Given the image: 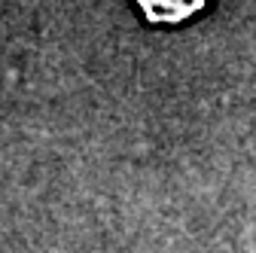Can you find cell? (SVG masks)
Masks as SVG:
<instances>
[{"label": "cell", "instance_id": "1", "mask_svg": "<svg viewBox=\"0 0 256 253\" xmlns=\"http://www.w3.org/2000/svg\"><path fill=\"white\" fill-rule=\"evenodd\" d=\"M202 0H146V10L158 18H180L192 10H198Z\"/></svg>", "mask_w": 256, "mask_h": 253}]
</instances>
